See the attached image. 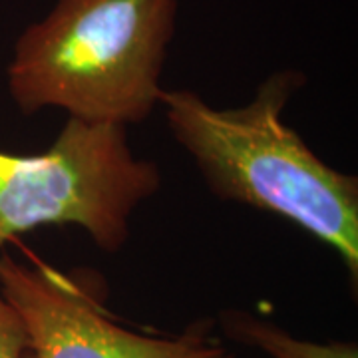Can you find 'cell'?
<instances>
[{
    "label": "cell",
    "instance_id": "cell-1",
    "mask_svg": "<svg viewBox=\"0 0 358 358\" xmlns=\"http://www.w3.org/2000/svg\"><path fill=\"white\" fill-rule=\"evenodd\" d=\"M307 76L287 68L268 74L239 108H215L193 90H164L171 138L189 155L219 201L291 221L333 249L358 281V178L329 166L285 122Z\"/></svg>",
    "mask_w": 358,
    "mask_h": 358
},
{
    "label": "cell",
    "instance_id": "cell-2",
    "mask_svg": "<svg viewBox=\"0 0 358 358\" xmlns=\"http://www.w3.org/2000/svg\"><path fill=\"white\" fill-rule=\"evenodd\" d=\"M178 0H56L6 66L24 115L60 110L84 124L136 126L159 106Z\"/></svg>",
    "mask_w": 358,
    "mask_h": 358
},
{
    "label": "cell",
    "instance_id": "cell-3",
    "mask_svg": "<svg viewBox=\"0 0 358 358\" xmlns=\"http://www.w3.org/2000/svg\"><path fill=\"white\" fill-rule=\"evenodd\" d=\"M162 185V167L134 154L128 128L68 117L38 154L0 150V255L42 225H76L100 251L117 253Z\"/></svg>",
    "mask_w": 358,
    "mask_h": 358
},
{
    "label": "cell",
    "instance_id": "cell-4",
    "mask_svg": "<svg viewBox=\"0 0 358 358\" xmlns=\"http://www.w3.org/2000/svg\"><path fill=\"white\" fill-rule=\"evenodd\" d=\"M0 293L24 320L22 358H233L211 320L173 336L129 331L84 279L42 261H16L8 251L0 255Z\"/></svg>",
    "mask_w": 358,
    "mask_h": 358
},
{
    "label": "cell",
    "instance_id": "cell-5",
    "mask_svg": "<svg viewBox=\"0 0 358 358\" xmlns=\"http://www.w3.org/2000/svg\"><path fill=\"white\" fill-rule=\"evenodd\" d=\"M219 327L229 341L257 348L271 358H358L355 343H313L296 338L273 320L243 308L221 310Z\"/></svg>",
    "mask_w": 358,
    "mask_h": 358
},
{
    "label": "cell",
    "instance_id": "cell-6",
    "mask_svg": "<svg viewBox=\"0 0 358 358\" xmlns=\"http://www.w3.org/2000/svg\"><path fill=\"white\" fill-rule=\"evenodd\" d=\"M24 348V320L0 293V358H22Z\"/></svg>",
    "mask_w": 358,
    "mask_h": 358
}]
</instances>
